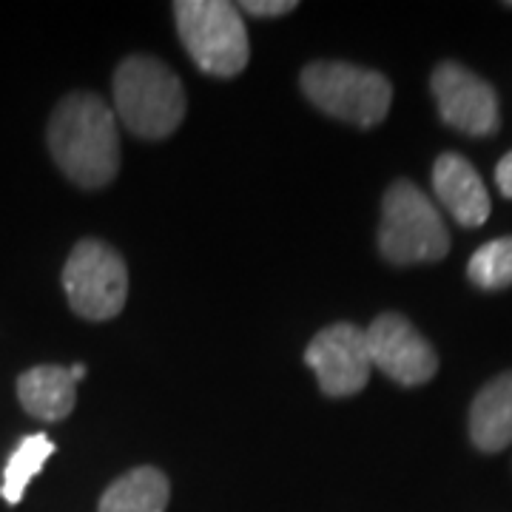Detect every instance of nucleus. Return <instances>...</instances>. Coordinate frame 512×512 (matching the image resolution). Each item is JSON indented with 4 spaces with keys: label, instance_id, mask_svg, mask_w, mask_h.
Masks as SVG:
<instances>
[{
    "label": "nucleus",
    "instance_id": "obj_1",
    "mask_svg": "<svg viewBox=\"0 0 512 512\" xmlns=\"http://www.w3.org/2000/svg\"><path fill=\"white\" fill-rule=\"evenodd\" d=\"M49 151L57 168L74 185H109L120 171V134L114 111L92 92L63 97L49 120Z\"/></svg>",
    "mask_w": 512,
    "mask_h": 512
},
{
    "label": "nucleus",
    "instance_id": "obj_2",
    "mask_svg": "<svg viewBox=\"0 0 512 512\" xmlns=\"http://www.w3.org/2000/svg\"><path fill=\"white\" fill-rule=\"evenodd\" d=\"M114 109L131 134L163 140L183 123L185 89L163 60L151 55L126 57L114 72Z\"/></svg>",
    "mask_w": 512,
    "mask_h": 512
},
{
    "label": "nucleus",
    "instance_id": "obj_3",
    "mask_svg": "<svg viewBox=\"0 0 512 512\" xmlns=\"http://www.w3.org/2000/svg\"><path fill=\"white\" fill-rule=\"evenodd\" d=\"M379 251L393 265L439 262L450 251L439 208L410 180H396L384 194Z\"/></svg>",
    "mask_w": 512,
    "mask_h": 512
},
{
    "label": "nucleus",
    "instance_id": "obj_4",
    "mask_svg": "<svg viewBox=\"0 0 512 512\" xmlns=\"http://www.w3.org/2000/svg\"><path fill=\"white\" fill-rule=\"evenodd\" d=\"M299 83L316 109L362 128L379 126L393 103V86L384 74L342 60H313Z\"/></svg>",
    "mask_w": 512,
    "mask_h": 512
},
{
    "label": "nucleus",
    "instance_id": "obj_5",
    "mask_svg": "<svg viewBox=\"0 0 512 512\" xmlns=\"http://www.w3.org/2000/svg\"><path fill=\"white\" fill-rule=\"evenodd\" d=\"M174 20L185 52L205 74L234 77L248 66V32L234 3L225 0H177Z\"/></svg>",
    "mask_w": 512,
    "mask_h": 512
},
{
    "label": "nucleus",
    "instance_id": "obj_6",
    "mask_svg": "<svg viewBox=\"0 0 512 512\" xmlns=\"http://www.w3.org/2000/svg\"><path fill=\"white\" fill-rule=\"evenodd\" d=\"M63 291L77 316L92 322L114 319L128 296L123 256L100 239H80L63 268Z\"/></svg>",
    "mask_w": 512,
    "mask_h": 512
},
{
    "label": "nucleus",
    "instance_id": "obj_7",
    "mask_svg": "<svg viewBox=\"0 0 512 512\" xmlns=\"http://www.w3.org/2000/svg\"><path fill=\"white\" fill-rule=\"evenodd\" d=\"M367 353L373 367L404 387L427 384L439 370L433 345L399 313H382L365 330Z\"/></svg>",
    "mask_w": 512,
    "mask_h": 512
},
{
    "label": "nucleus",
    "instance_id": "obj_8",
    "mask_svg": "<svg viewBox=\"0 0 512 512\" xmlns=\"http://www.w3.org/2000/svg\"><path fill=\"white\" fill-rule=\"evenodd\" d=\"M430 89L436 94L441 120L461 134L490 137L501 126L498 94L493 86L453 60L436 66L430 77Z\"/></svg>",
    "mask_w": 512,
    "mask_h": 512
},
{
    "label": "nucleus",
    "instance_id": "obj_9",
    "mask_svg": "<svg viewBox=\"0 0 512 512\" xmlns=\"http://www.w3.org/2000/svg\"><path fill=\"white\" fill-rule=\"evenodd\" d=\"M305 362L313 367L322 393L330 399L359 393L373 370L365 330L350 322L319 330L305 350Z\"/></svg>",
    "mask_w": 512,
    "mask_h": 512
},
{
    "label": "nucleus",
    "instance_id": "obj_10",
    "mask_svg": "<svg viewBox=\"0 0 512 512\" xmlns=\"http://www.w3.org/2000/svg\"><path fill=\"white\" fill-rule=\"evenodd\" d=\"M433 188L450 217L464 228H478L490 217V194L478 177L476 165L461 154H441L433 165Z\"/></svg>",
    "mask_w": 512,
    "mask_h": 512
},
{
    "label": "nucleus",
    "instance_id": "obj_11",
    "mask_svg": "<svg viewBox=\"0 0 512 512\" xmlns=\"http://www.w3.org/2000/svg\"><path fill=\"white\" fill-rule=\"evenodd\" d=\"M470 439L481 453H501L512 444V370L478 390L470 407Z\"/></svg>",
    "mask_w": 512,
    "mask_h": 512
},
{
    "label": "nucleus",
    "instance_id": "obj_12",
    "mask_svg": "<svg viewBox=\"0 0 512 512\" xmlns=\"http://www.w3.org/2000/svg\"><path fill=\"white\" fill-rule=\"evenodd\" d=\"M18 399L29 416L40 421H60L74 410L77 382L66 367H32L18 379Z\"/></svg>",
    "mask_w": 512,
    "mask_h": 512
},
{
    "label": "nucleus",
    "instance_id": "obj_13",
    "mask_svg": "<svg viewBox=\"0 0 512 512\" xmlns=\"http://www.w3.org/2000/svg\"><path fill=\"white\" fill-rule=\"evenodd\" d=\"M171 484L157 467H137L100 495V512H165Z\"/></svg>",
    "mask_w": 512,
    "mask_h": 512
},
{
    "label": "nucleus",
    "instance_id": "obj_14",
    "mask_svg": "<svg viewBox=\"0 0 512 512\" xmlns=\"http://www.w3.org/2000/svg\"><path fill=\"white\" fill-rule=\"evenodd\" d=\"M55 444L46 433H35V436H26L15 447V453L9 456L6 467H3V487L0 495L6 504H20L23 493L29 487V481L43 470V464L55 456Z\"/></svg>",
    "mask_w": 512,
    "mask_h": 512
},
{
    "label": "nucleus",
    "instance_id": "obj_15",
    "mask_svg": "<svg viewBox=\"0 0 512 512\" xmlns=\"http://www.w3.org/2000/svg\"><path fill=\"white\" fill-rule=\"evenodd\" d=\"M467 276L484 291H501L512 285V237H501L481 245L470 256Z\"/></svg>",
    "mask_w": 512,
    "mask_h": 512
},
{
    "label": "nucleus",
    "instance_id": "obj_16",
    "mask_svg": "<svg viewBox=\"0 0 512 512\" xmlns=\"http://www.w3.org/2000/svg\"><path fill=\"white\" fill-rule=\"evenodd\" d=\"M296 6H299L296 0H242L239 12H248L256 18H279V15L293 12Z\"/></svg>",
    "mask_w": 512,
    "mask_h": 512
},
{
    "label": "nucleus",
    "instance_id": "obj_17",
    "mask_svg": "<svg viewBox=\"0 0 512 512\" xmlns=\"http://www.w3.org/2000/svg\"><path fill=\"white\" fill-rule=\"evenodd\" d=\"M495 185H498V191L512 200V151L510 154H504L501 157V163L495 165Z\"/></svg>",
    "mask_w": 512,
    "mask_h": 512
},
{
    "label": "nucleus",
    "instance_id": "obj_18",
    "mask_svg": "<svg viewBox=\"0 0 512 512\" xmlns=\"http://www.w3.org/2000/svg\"><path fill=\"white\" fill-rule=\"evenodd\" d=\"M69 373H72L74 382H80V379L86 376V365H72V367H69Z\"/></svg>",
    "mask_w": 512,
    "mask_h": 512
}]
</instances>
